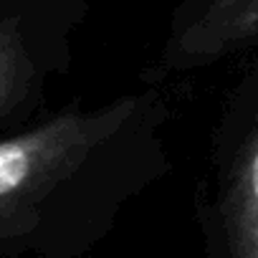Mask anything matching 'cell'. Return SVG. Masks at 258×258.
Listing matches in <instances>:
<instances>
[{
  "instance_id": "obj_1",
  "label": "cell",
  "mask_w": 258,
  "mask_h": 258,
  "mask_svg": "<svg viewBox=\"0 0 258 258\" xmlns=\"http://www.w3.org/2000/svg\"><path fill=\"white\" fill-rule=\"evenodd\" d=\"M258 41V0H192L177 21L170 58L200 63Z\"/></svg>"
},
{
  "instance_id": "obj_2",
  "label": "cell",
  "mask_w": 258,
  "mask_h": 258,
  "mask_svg": "<svg viewBox=\"0 0 258 258\" xmlns=\"http://www.w3.org/2000/svg\"><path fill=\"white\" fill-rule=\"evenodd\" d=\"M230 258H258V137L238 162L225 195Z\"/></svg>"
}]
</instances>
